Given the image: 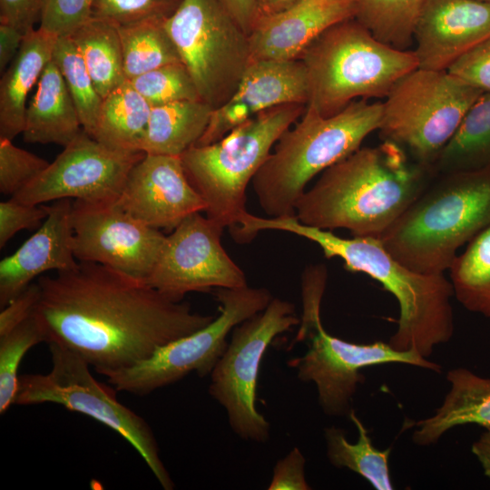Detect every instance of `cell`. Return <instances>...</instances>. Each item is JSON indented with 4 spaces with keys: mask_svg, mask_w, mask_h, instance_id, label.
<instances>
[{
    "mask_svg": "<svg viewBox=\"0 0 490 490\" xmlns=\"http://www.w3.org/2000/svg\"><path fill=\"white\" fill-rule=\"evenodd\" d=\"M483 93L448 71L416 68L399 79L382 103L380 137L415 162L434 167Z\"/></svg>",
    "mask_w": 490,
    "mask_h": 490,
    "instance_id": "9",
    "label": "cell"
},
{
    "mask_svg": "<svg viewBox=\"0 0 490 490\" xmlns=\"http://www.w3.org/2000/svg\"><path fill=\"white\" fill-rule=\"evenodd\" d=\"M129 81L152 107L201 100L195 83L181 62L161 66Z\"/></svg>",
    "mask_w": 490,
    "mask_h": 490,
    "instance_id": "34",
    "label": "cell"
},
{
    "mask_svg": "<svg viewBox=\"0 0 490 490\" xmlns=\"http://www.w3.org/2000/svg\"><path fill=\"white\" fill-rule=\"evenodd\" d=\"M307 103V73L300 59L251 61L237 91L212 110L208 126L195 145L213 143L271 107Z\"/></svg>",
    "mask_w": 490,
    "mask_h": 490,
    "instance_id": "18",
    "label": "cell"
},
{
    "mask_svg": "<svg viewBox=\"0 0 490 490\" xmlns=\"http://www.w3.org/2000/svg\"><path fill=\"white\" fill-rule=\"evenodd\" d=\"M50 164L44 159L0 138V191L13 197Z\"/></svg>",
    "mask_w": 490,
    "mask_h": 490,
    "instance_id": "36",
    "label": "cell"
},
{
    "mask_svg": "<svg viewBox=\"0 0 490 490\" xmlns=\"http://www.w3.org/2000/svg\"><path fill=\"white\" fill-rule=\"evenodd\" d=\"M223 230L201 212L188 216L166 236L145 283L178 301L192 291L247 286L244 272L221 244Z\"/></svg>",
    "mask_w": 490,
    "mask_h": 490,
    "instance_id": "14",
    "label": "cell"
},
{
    "mask_svg": "<svg viewBox=\"0 0 490 490\" xmlns=\"http://www.w3.org/2000/svg\"><path fill=\"white\" fill-rule=\"evenodd\" d=\"M471 312L490 318V283L459 300Z\"/></svg>",
    "mask_w": 490,
    "mask_h": 490,
    "instance_id": "46",
    "label": "cell"
},
{
    "mask_svg": "<svg viewBox=\"0 0 490 490\" xmlns=\"http://www.w3.org/2000/svg\"><path fill=\"white\" fill-rule=\"evenodd\" d=\"M83 131L64 76L53 60L45 66L25 111L23 139L66 146Z\"/></svg>",
    "mask_w": 490,
    "mask_h": 490,
    "instance_id": "24",
    "label": "cell"
},
{
    "mask_svg": "<svg viewBox=\"0 0 490 490\" xmlns=\"http://www.w3.org/2000/svg\"><path fill=\"white\" fill-rule=\"evenodd\" d=\"M45 336L33 314L4 335H0V414L15 405L18 370L23 358Z\"/></svg>",
    "mask_w": 490,
    "mask_h": 490,
    "instance_id": "33",
    "label": "cell"
},
{
    "mask_svg": "<svg viewBox=\"0 0 490 490\" xmlns=\"http://www.w3.org/2000/svg\"><path fill=\"white\" fill-rule=\"evenodd\" d=\"M212 110L202 100L152 107L139 150L144 153L181 156L202 136Z\"/></svg>",
    "mask_w": 490,
    "mask_h": 490,
    "instance_id": "25",
    "label": "cell"
},
{
    "mask_svg": "<svg viewBox=\"0 0 490 490\" xmlns=\"http://www.w3.org/2000/svg\"><path fill=\"white\" fill-rule=\"evenodd\" d=\"M427 0H356L355 19L378 41L407 50Z\"/></svg>",
    "mask_w": 490,
    "mask_h": 490,
    "instance_id": "31",
    "label": "cell"
},
{
    "mask_svg": "<svg viewBox=\"0 0 490 490\" xmlns=\"http://www.w3.org/2000/svg\"><path fill=\"white\" fill-rule=\"evenodd\" d=\"M73 250L75 259L107 266L145 282L166 235L133 218L116 202H73Z\"/></svg>",
    "mask_w": 490,
    "mask_h": 490,
    "instance_id": "16",
    "label": "cell"
},
{
    "mask_svg": "<svg viewBox=\"0 0 490 490\" xmlns=\"http://www.w3.org/2000/svg\"><path fill=\"white\" fill-rule=\"evenodd\" d=\"M144 154L111 149L83 131L41 174L11 198L29 205L61 199L114 202L131 169Z\"/></svg>",
    "mask_w": 490,
    "mask_h": 490,
    "instance_id": "15",
    "label": "cell"
},
{
    "mask_svg": "<svg viewBox=\"0 0 490 490\" xmlns=\"http://www.w3.org/2000/svg\"><path fill=\"white\" fill-rule=\"evenodd\" d=\"M356 0H297L288 8L259 15L249 34L251 61L296 60L323 32L355 18Z\"/></svg>",
    "mask_w": 490,
    "mask_h": 490,
    "instance_id": "20",
    "label": "cell"
},
{
    "mask_svg": "<svg viewBox=\"0 0 490 490\" xmlns=\"http://www.w3.org/2000/svg\"><path fill=\"white\" fill-rule=\"evenodd\" d=\"M57 39L40 27L24 34L0 81V138L13 140L23 132L27 95L52 61Z\"/></svg>",
    "mask_w": 490,
    "mask_h": 490,
    "instance_id": "23",
    "label": "cell"
},
{
    "mask_svg": "<svg viewBox=\"0 0 490 490\" xmlns=\"http://www.w3.org/2000/svg\"><path fill=\"white\" fill-rule=\"evenodd\" d=\"M447 71L484 93H490V39L462 55Z\"/></svg>",
    "mask_w": 490,
    "mask_h": 490,
    "instance_id": "40",
    "label": "cell"
},
{
    "mask_svg": "<svg viewBox=\"0 0 490 490\" xmlns=\"http://www.w3.org/2000/svg\"><path fill=\"white\" fill-rule=\"evenodd\" d=\"M95 0H43L40 28L58 37L71 34L92 16Z\"/></svg>",
    "mask_w": 490,
    "mask_h": 490,
    "instance_id": "38",
    "label": "cell"
},
{
    "mask_svg": "<svg viewBox=\"0 0 490 490\" xmlns=\"http://www.w3.org/2000/svg\"><path fill=\"white\" fill-rule=\"evenodd\" d=\"M201 100L213 109L237 91L251 63L249 35L221 0H181L164 21Z\"/></svg>",
    "mask_w": 490,
    "mask_h": 490,
    "instance_id": "11",
    "label": "cell"
},
{
    "mask_svg": "<svg viewBox=\"0 0 490 490\" xmlns=\"http://www.w3.org/2000/svg\"><path fill=\"white\" fill-rule=\"evenodd\" d=\"M490 226V169L436 174L378 239L407 268L449 270L456 251Z\"/></svg>",
    "mask_w": 490,
    "mask_h": 490,
    "instance_id": "4",
    "label": "cell"
},
{
    "mask_svg": "<svg viewBox=\"0 0 490 490\" xmlns=\"http://www.w3.org/2000/svg\"><path fill=\"white\" fill-rule=\"evenodd\" d=\"M47 217L45 205L24 204L11 198L0 202V248L22 230L39 229Z\"/></svg>",
    "mask_w": 490,
    "mask_h": 490,
    "instance_id": "39",
    "label": "cell"
},
{
    "mask_svg": "<svg viewBox=\"0 0 490 490\" xmlns=\"http://www.w3.org/2000/svg\"><path fill=\"white\" fill-rule=\"evenodd\" d=\"M71 199L45 205L40 228L12 255L0 262V306L4 308L35 278L49 270H69L78 265L73 250Z\"/></svg>",
    "mask_w": 490,
    "mask_h": 490,
    "instance_id": "21",
    "label": "cell"
},
{
    "mask_svg": "<svg viewBox=\"0 0 490 490\" xmlns=\"http://www.w3.org/2000/svg\"><path fill=\"white\" fill-rule=\"evenodd\" d=\"M471 451L480 463L484 475L490 481V427L473 443Z\"/></svg>",
    "mask_w": 490,
    "mask_h": 490,
    "instance_id": "47",
    "label": "cell"
},
{
    "mask_svg": "<svg viewBox=\"0 0 490 490\" xmlns=\"http://www.w3.org/2000/svg\"><path fill=\"white\" fill-rule=\"evenodd\" d=\"M348 417L358 430V440L351 443L345 431L331 426L324 429L327 456L338 468H348L366 479L376 490H393L388 460L392 448H377L368 430L353 409Z\"/></svg>",
    "mask_w": 490,
    "mask_h": 490,
    "instance_id": "28",
    "label": "cell"
},
{
    "mask_svg": "<svg viewBox=\"0 0 490 490\" xmlns=\"http://www.w3.org/2000/svg\"><path fill=\"white\" fill-rule=\"evenodd\" d=\"M299 59L308 79L306 106L324 117L358 98H386L399 79L418 68L414 50L378 41L355 18L327 29Z\"/></svg>",
    "mask_w": 490,
    "mask_h": 490,
    "instance_id": "7",
    "label": "cell"
},
{
    "mask_svg": "<svg viewBox=\"0 0 490 490\" xmlns=\"http://www.w3.org/2000/svg\"><path fill=\"white\" fill-rule=\"evenodd\" d=\"M382 103L358 99L324 117L307 107L276 142L252 180L258 202L270 218L295 216L298 200L318 174L348 157L378 130Z\"/></svg>",
    "mask_w": 490,
    "mask_h": 490,
    "instance_id": "5",
    "label": "cell"
},
{
    "mask_svg": "<svg viewBox=\"0 0 490 490\" xmlns=\"http://www.w3.org/2000/svg\"><path fill=\"white\" fill-rule=\"evenodd\" d=\"M39 294L40 289L37 282H33L2 308L0 313V335L7 333L33 314Z\"/></svg>",
    "mask_w": 490,
    "mask_h": 490,
    "instance_id": "43",
    "label": "cell"
},
{
    "mask_svg": "<svg viewBox=\"0 0 490 490\" xmlns=\"http://www.w3.org/2000/svg\"><path fill=\"white\" fill-rule=\"evenodd\" d=\"M449 270L457 300L490 283V226L469 241Z\"/></svg>",
    "mask_w": 490,
    "mask_h": 490,
    "instance_id": "35",
    "label": "cell"
},
{
    "mask_svg": "<svg viewBox=\"0 0 490 490\" xmlns=\"http://www.w3.org/2000/svg\"><path fill=\"white\" fill-rule=\"evenodd\" d=\"M296 1L297 0H257L259 15L280 12L293 5Z\"/></svg>",
    "mask_w": 490,
    "mask_h": 490,
    "instance_id": "48",
    "label": "cell"
},
{
    "mask_svg": "<svg viewBox=\"0 0 490 490\" xmlns=\"http://www.w3.org/2000/svg\"><path fill=\"white\" fill-rule=\"evenodd\" d=\"M152 106L125 81L103 100L91 136L114 150L136 151L145 132Z\"/></svg>",
    "mask_w": 490,
    "mask_h": 490,
    "instance_id": "26",
    "label": "cell"
},
{
    "mask_svg": "<svg viewBox=\"0 0 490 490\" xmlns=\"http://www.w3.org/2000/svg\"><path fill=\"white\" fill-rule=\"evenodd\" d=\"M305 104L267 109L220 140L193 145L181 155L186 176L206 203L205 214L233 228L246 210V190L280 135L304 113Z\"/></svg>",
    "mask_w": 490,
    "mask_h": 490,
    "instance_id": "8",
    "label": "cell"
},
{
    "mask_svg": "<svg viewBox=\"0 0 490 490\" xmlns=\"http://www.w3.org/2000/svg\"><path fill=\"white\" fill-rule=\"evenodd\" d=\"M437 174L490 169V93L468 110L434 164Z\"/></svg>",
    "mask_w": 490,
    "mask_h": 490,
    "instance_id": "29",
    "label": "cell"
},
{
    "mask_svg": "<svg viewBox=\"0 0 490 490\" xmlns=\"http://www.w3.org/2000/svg\"><path fill=\"white\" fill-rule=\"evenodd\" d=\"M181 0H95L92 16L106 19L116 25L149 20H166Z\"/></svg>",
    "mask_w": 490,
    "mask_h": 490,
    "instance_id": "37",
    "label": "cell"
},
{
    "mask_svg": "<svg viewBox=\"0 0 490 490\" xmlns=\"http://www.w3.org/2000/svg\"><path fill=\"white\" fill-rule=\"evenodd\" d=\"M450 388L441 406L429 417L413 424L412 441L420 446L436 444L450 429L468 424L490 427V377L466 368L446 373Z\"/></svg>",
    "mask_w": 490,
    "mask_h": 490,
    "instance_id": "22",
    "label": "cell"
},
{
    "mask_svg": "<svg viewBox=\"0 0 490 490\" xmlns=\"http://www.w3.org/2000/svg\"><path fill=\"white\" fill-rule=\"evenodd\" d=\"M115 202L160 230H173L188 216L206 210L186 176L181 156L163 154L145 153L131 169Z\"/></svg>",
    "mask_w": 490,
    "mask_h": 490,
    "instance_id": "17",
    "label": "cell"
},
{
    "mask_svg": "<svg viewBox=\"0 0 490 490\" xmlns=\"http://www.w3.org/2000/svg\"><path fill=\"white\" fill-rule=\"evenodd\" d=\"M327 269L313 265L302 276V314L296 342L306 343L307 351L287 364L303 382L314 384L318 402L329 416H348L354 396L365 381L361 370L385 364H405L440 373L442 367L416 350L399 351L388 342L358 344L329 334L320 318V305L327 284Z\"/></svg>",
    "mask_w": 490,
    "mask_h": 490,
    "instance_id": "6",
    "label": "cell"
},
{
    "mask_svg": "<svg viewBox=\"0 0 490 490\" xmlns=\"http://www.w3.org/2000/svg\"><path fill=\"white\" fill-rule=\"evenodd\" d=\"M52 60L64 76L83 131L92 136L103 99L97 92L86 64L69 35L58 37Z\"/></svg>",
    "mask_w": 490,
    "mask_h": 490,
    "instance_id": "32",
    "label": "cell"
},
{
    "mask_svg": "<svg viewBox=\"0 0 490 490\" xmlns=\"http://www.w3.org/2000/svg\"><path fill=\"white\" fill-rule=\"evenodd\" d=\"M221 2L237 24L249 35L259 16L257 0H221Z\"/></svg>",
    "mask_w": 490,
    "mask_h": 490,
    "instance_id": "45",
    "label": "cell"
},
{
    "mask_svg": "<svg viewBox=\"0 0 490 490\" xmlns=\"http://www.w3.org/2000/svg\"><path fill=\"white\" fill-rule=\"evenodd\" d=\"M69 36L80 52L103 99L127 81L121 38L115 24L91 16Z\"/></svg>",
    "mask_w": 490,
    "mask_h": 490,
    "instance_id": "27",
    "label": "cell"
},
{
    "mask_svg": "<svg viewBox=\"0 0 490 490\" xmlns=\"http://www.w3.org/2000/svg\"><path fill=\"white\" fill-rule=\"evenodd\" d=\"M436 174L391 142L360 147L320 173L298 200L295 217L318 229L378 238Z\"/></svg>",
    "mask_w": 490,
    "mask_h": 490,
    "instance_id": "2",
    "label": "cell"
},
{
    "mask_svg": "<svg viewBox=\"0 0 490 490\" xmlns=\"http://www.w3.org/2000/svg\"><path fill=\"white\" fill-rule=\"evenodd\" d=\"M220 314L205 327L171 341L149 358L122 369L105 373L118 391L143 396L172 385L191 372L210 375L227 348V338L242 321L262 311L273 299L265 288L248 285L216 289Z\"/></svg>",
    "mask_w": 490,
    "mask_h": 490,
    "instance_id": "12",
    "label": "cell"
},
{
    "mask_svg": "<svg viewBox=\"0 0 490 490\" xmlns=\"http://www.w3.org/2000/svg\"><path fill=\"white\" fill-rule=\"evenodd\" d=\"M490 39V2L427 0L416 23L418 68L447 71L468 51Z\"/></svg>",
    "mask_w": 490,
    "mask_h": 490,
    "instance_id": "19",
    "label": "cell"
},
{
    "mask_svg": "<svg viewBox=\"0 0 490 490\" xmlns=\"http://www.w3.org/2000/svg\"><path fill=\"white\" fill-rule=\"evenodd\" d=\"M24 34L6 24H0V71H5L17 54Z\"/></svg>",
    "mask_w": 490,
    "mask_h": 490,
    "instance_id": "44",
    "label": "cell"
},
{
    "mask_svg": "<svg viewBox=\"0 0 490 490\" xmlns=\"http://www.w3.org/2000/svg\"><path fill=\"white\" fill-rule=\"evenodd\" d=\"M480 1H487V2H490V0H480Z\"/></svg>",
    "mask_w": 490,
    "mask_h": 490,
    "instance_id": "49",
    "label": "cell"
},
{
    "mask_svg": "<svg viewBox=\"0 0 490 490\" xmlns=\"http://www.w3.org/2000/svg\"><path fill=\"white\" fill-rule=\"evenodd\" d=\"M165 20H149L117 25L127 80L159 68L181 62L164 27Z\"/></svg>",
    "mask_w": 490,
    "mask_h": 490,
    "instance_id": "30",
    "label": "cell"
},
{
    "mask_svg": "<svg viewBox=\"0 0 490 490\" xmlns=\"http://www.w3.org/2000/svg\"><path fill=\"white\" fill-rule=\"evenodd\" d=\"M42 5L43 0H0V24L26 34L39 22Z\"/></svg>",
    "mask_w": 490,
    "mask_h": 490,
    "instance_id": "42",
    "label": "cell"
},
{
    "mask_svg": "<svg viewBox=\"0 0 490 490\" xmlns=\"http://www.w3.org/2000/svg\"><path fill=\"white\" fill-rule=\"evenodd\" d=\"M250 229L281 230L316 243L327 259L339 258L349 271L362 272L378 281L397 299L399 317L388 343L397 350H416L428 358L434 348L454 334L451 299L454 289L444 273L423 274L397 260L378 238H343L329 230L301 223L295 216H253Z\"/></svg>",
    "mask_w": 490,
    "mask_h": 490,
    "instance_id": "3",
    "label": "cell"
},
{
    "mask_svg": "<svg viewBox=\"0 0 490 490\" xmlns=\"http://www.w3.org/2000/svg\"><path fill=\"white\" fill-rule=\"evenodd\" d=\"M36 282L34 314L45 343L69 348L101 375L131 367L214 318L99 263L79 261Z\"/></svg>",
    "mask_w": 490,
    "mask_h": 490,
    "instance_id": "1",
    "label": "cell"
},
{
    "mask_svg": "<svg viewBox=\"0 0 490 490\" xmlns=\"http://www.w3.org/2000/svg\"><path fill=\"white\" fill-rule=\"evenodd\" d=\"M47 345L50 371L19 376L15 405L54 403L95 419L132 446L163 489H172L174 484L149 424L120 403L114 390L96 380L91 366L79 355L57 343Z\"/></svg>",
    "mask_w": 490,
    "mask_h": 490,
    "instance_id": "10",
    "label": "cell"
},
{
    "mask_svg": "<svg viewBox=\"0 0 490 490\" xmlns=\"http://www.w3.org/2000/svg\"><path fill=\"white\" fill-rule=\"evenodd\" d=\"M306 460L298 447L279 459L274 466L269 490H309L311 489L305 476Z\"/></svg>",
    "mask_w": 490,
    "mask_h": 490,
    "instance_id": "41",
    "label": "cell"
},
{
    "mask_svg": "<svg viewBox=\"0 0 490 490\" xmlns=\"http://www.w3.org/2000/svg\"><path fill=\"white\" fill-rule=\"evenodd\" d=\"M293 303L273 298L262 311L237 325L211 372L209 394L226 411L232 431L240 438L264 443L270 426L256 407L261 359L279 334L299 326Z\"/></svg>",
    "mask_w": 490,
    "mask_h": 490,
    "instance_id": "13",
    "label": "cell"
}]
</instances>
